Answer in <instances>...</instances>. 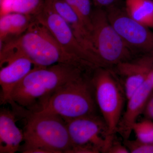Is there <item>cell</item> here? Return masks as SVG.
I'll return each mask as SVG.
<instances>
[{
	"label": "cell",
	"instance_id": "1",
	"mask_svg": "<svg viewBox=\"0 0 153 153\" xmlns=\"http://www.w3.org/2000/svg\"><path fill=\"white\" fill-rule=\"evenodd\" d=\"M88 72L64 63L47 67H34L14 88L10 105L12 108L18 107L30 112H38L59 88Z\"/></svg>",
	"mask_w": 153,
	"mask_h": 153
},
{
	"label": "cell",
	"instance_id": "2",
	"mask_svg": "<svg viewBox=\"0 0 153 153\" xmlns=\"http://www.w3.org/2000/svg\"><path fill=\"white\" fill-rule=\"evenodd\" d=\"M17 115L26 121L23 153H68L72 147L66 122L52 114L32 112L19 108Z\"/></svg>",
	"mask_w": 153,
	"mask_h": 153
},
{
	"label": "cell",
	"instance_id": "3",
	"mask_svg": "<svg viewBox=\"0 0 153 153\" xmlns=\"http://www.w3.org/2000/svg\"><path fill=\"white\" fill-rule=\"evenodd\" d=\"M13 41L17 49L32 60L35 67L64 63L88 71L95 67L67 54L49 29L36 17L25 33Z\"/></svg>",
	"mask_w": 153,
	"mask_h": 153
},
{
	"label": "cell",
	"instance_id": "4",
	"mask_svg": "<svg viewBox=\"0 0 153 153\" xmlns=\"http://www.w3.org/2000/svg\"><path fill=\"white\" fill-rule=\"evenodd\" d=\"M91 72L69 81L49 99L43 109L38 112L57 116L66 121L99 114Z\"/></svg>",
	"mask_w": 153,
	"mask_h": 153
},
{
	"label": "cell",
	"instance_id": "5",
	"mask_svg": "<svg viewBox=\"0 0 153 153\" xmlns=\"http://www.w3.org/2000/svg\"><path fill=\"white\" fill-rule=\"evenodd\" d=\"M91 79L99 111L108 128L111 145L122 117L126 98L123 88L112 68L96 67Z\"/></svg>",
	"mask_w": 153,
	"mask_h": 153
},
{
	"label": "cell",
	"instance_id": "6",
	"mask_svg": "<svg viewBox=\"0 0 153 153\" xmlns=\"http://www.w3.org/2000/svg\"><path fill=\"white\" fill-rule=\"evenodd\" d=\"M91 34L99 67L112 68L135 57L110 22L104 9H93Z\"/></svg>",
	"mask_w": 153,
	"mask_h": 153
},
{
	"label": "cell",
	"instance_id": "7",
	"mask_svg": "<svg viewBox=\"0 0 153 153\" xmlns=\"http://www.w3.org/2000/svg\"><path fill=\"white\" fill-rule=\"evenodd\" d=\"M72 147L68 153H106L110 146L108 128L99 114L66 121Z\"/></svg>",
	"mask_w": 153,
	"mask_h": 153
},
{
	"label": "cell",
	"instance_id": "8",
	"mask_svg": "<svg viewBox=\"0 0 153 153\" xmlns=\"http://www.w3.org/2000/svg\"><path fill=\"white\" fill-rule=\"evenodd\" d=\"M110 22L136 55H153V32L117 5L105 9Z\"/></svg>",
	"mask_w": 153,
	"mask_h": 153
},
{
	"label": "cell",
	"instance_id": "9",
	"mask_svg": "<svg viewBox=\"0 0 153 153\" xmlns=\"http://www.w3.org/2000/svg\"><path fill=\"white\" fill-rule=\"evenodd\" d=\"M36 18L47 27L67 54L97 67L91 55L76 39L67 22L47 1L45 0L44 9Z\"/></svg>",
	"mask_w": 153,
	"mask_h": 153
},
{
	"label": "cell",
	"instance_id": "10",
	"mask_svg": "<svg viewBox=\"0 0 153 153\" xmlns=\"http://www.w3.org/2000/svg\"><path fill=\"white\" fill-rule=\"evenodd\" d=\"M112 69L121 83L127 100L153 71V55H139L118 64Z\"/></svg>",
	"mask_w": 153,
	"mask_h": 153
},
{
	"label": "cell",
	"instance_id": "11",
	"mask_svg": "<svg viewBox=\"0 0 153 153\" xmlns=\"http://www.w3.org/2000/svg\"><path fill=\"white\" fill-rule=\"evenodd\" d=\"M34 67L32 60L17 48L16 52L13 57L7 63L1 67V105L10 104L11 94L14 88Z\"/></svg>",
	"mask_w": 153,
	"mask_h": 153
},
{
	"label": "cell",
	"instance_id": "12",
	"mask_svg": "<svg viewBox=\"0 0 153 153\" xmlns=\"http://www.w3.org/2000/svg\"><path fill=\"white\" fill-rule=\"evenodd\" d=\"M153 90V83L149 75L143 84L127 100L125 111L122 116L117 130V132L124 140L128 139L130 136L133 126L138 117L143 112Z\"/></svg>",
	"mask_w": 153,
	"mask_h": 153
},
{
	"label": "cell",
	"instance_id": "13",
	"mask_svg": "<svg viewBox=\"0 0 153 153\" xmlns=\"http://www.w3.org/2000/svg\"><path fill=\"white\" fill-rule=\"evenodd\" d=\"M55 12L67 22L79 43L91 55L94 63L98 67L96 50L91 33L76 13L64 0H45Z\"/></svg>",
	"mask_w": 153,
	"mask_h": 153
},
{
	"label": "cell",
	"instance_id": "14",
	"mask_svg": "<svg viewBox=\"0 0 153 153\" xmlns=\"http://www.w3.org/2000/svg\"><path fill=\"white\" fill-rule=\"evenodd\" d=\"M16 114L2 108L0 111V153L19 152L24 141L23 131L17 126Z\"/></svg>",
	"mask_w": 153,
	"mask_h": 153
},
{
	"label": "cell",
	"instance_id": "15",
	"mask_svg": "<svg viewBox=\"0 0 153 153\" xmlns=\"http://www.w3.org/2000/svg\"><path fill=\"white\" fill-rule=\"evenodd\" d=\"M35 16L19 13H11L1 16L0 41L10 36L18 37L30 27Z\"/></svg>",
	"mask_w": 153,
	"mask_h": 153
},
{
	"label": "cell",
	"instance_id": "16",
	"mask_svg": "<svg viewBox=\"0 0 153 153\" xmlns=\"http://www.w3.org/2000/svg\"><path fill=\"white\" fill-rule=\"evenodd\" d=\"M125 11L135 21L153 28V0H125Z\"/></svg>",
	"mask_w": 153,
	"mask_h": 153
},
{
	"label": "cell",
	"instance_id": "17",
	"mask_svg": "<svg viewBox=\"0 0 153 153\" xmlns=\"http://www.w3.org/2000/svg\"><path fill=\"white\" fill-rule=\"evenodd\" d=\"M82 20L91 33V16L93 9L91 0H64Z\"/></svg>",
	"mask_w": 153,
	"mask_h": 153
},
{
	"label": "cell",
	"instance_id": "18",
	"mask_svg": "<svg viewBox=\"0 0 153 153\" xmlns=\"http://www.w3.org/2000/svg\"><path fill=\"white\" fill-rule=\"evenodd\" d=\"M44 4V0H14L12 13L36 17L43 10Z\"/></svg>",
	"mask_w": 153,
	"mask_h": 153
},
{
	"label": "cell",
	"instance_id": "19",
	"mask_svg": "<svg viewBox=\"0 0 153 153\" xmlns=\"http://www.w3.org/2000/svg\"><path fill=\"white\" fill-rule=\"evenodd\" d=\"M137 140L145 143H153V122L150 120L137 122L133 126Z\"/></svg>",
	"mask_w": 153,
	"mask_h": 153
},
{
	"label": "cell",
	"instance_id": "20",
	"mask_svg": "<svg viewBox=\"0 0 153 153\" xmlns=\"http://www.w3.org/2000/svg\"><path fill=\"white\" fill-rule=\"evenodd\" d=\"M125 146L128 149L130 153H153V143H145L138 140H124Z\"/></svg>",
	"mask_w": 153,
	"mask_h": 153
},
{
	"label": "cell",
	"instance_id": "21",
	"mask_svg": "<svg viewBox=\"0 0 153 153\" xmlns=\"http://www.w3.org/2000/svg\"><path fill=\"white\" fill-rule=\"evenodd\" d=\"M106 153H130L128 149L125 145L121 144L114 139Z\"/></svg>",
	"mask_w": 153,
	"mask_h": 153
},
{
	"label": "cell",
	"instance_id": "22",
	"mask_svg": "<svg viewBox=\"0 0 153 153\" xmlns=\"http://www.w3.org/2000/svg\"><path fill=\"white\" fill-rule=\"evenodd\" d=\"M96 7L106 9L117 4L118 0H91Z\"/></svg>",
	"mask_w": 153,
	"mask_h": 153
},
{
	"label": "cell",
	"instance_id": "23",
	"mask_svg": "<svg viewBox=\"0 0 153 153\" xmlns=\"http://www.w3.org/2000/svg\"><path fill=\"white\" fill-rule=\"evenodd\" d=\"M152 94L148 100L143 111L147 119L150 120H153V94Z\"/></svg>",
	"mask_w": 153,
	"mask_h": 153
},
{
	"label": "cell",
	"instance_id": "24",
	"mask_svg": "<svg viewBox=\"0 0 153 153\" xmlns=\"http://www.w3.org/2000/svg\"><path fill=\"white\" fill-rule=\"evenodd\" d=\"M14 0H1V16L12 13Z\"/></svg>",
	"mask_w": 153,
	"mask_h": 153
},
{
	"label": "cell",
	"instance_id": "25",
	"mask_svg": "<svg viewBox=\"0 0 153 153\" xmlns=\"http://www.w3.org/2000/svg\"><path fill=\"white\" fill-rule=\"evenodd\" d=\"M150 77L153 85V71L151 72L150 74Z\"/></svg>",
	"mask_w": 153,
	"mask_h": 153
}]
</instances>
